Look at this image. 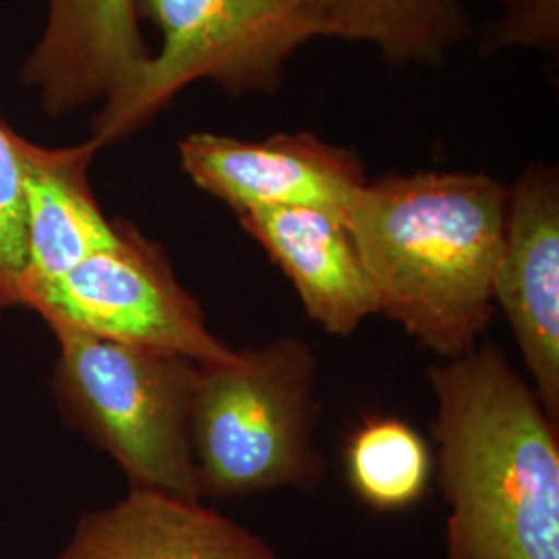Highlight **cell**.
<instances>
[{"mask_svg": "<svg viewBox=\"0 0 559 559\" xmlns=\"http://www.w3.org/2000/svg\"><path fill=\"white\" fill-rule=\"evenodd\" d=\"M27 265L25 207L13 129L0 119V323L21 307V284Z\"/></svg>", "mask_w": 559, "mask_h": 559, "instance_id": "15", "label": "cell"}, {"mask_svg": "<svg viewBox=\"0 0 559 559\" xmlns=\"http://www.w3.org/2000/svg\"><path fill=\"white\" fill-rule=\"evenodd\" d=\"M318 378V357L299 336L201 367L191 419L201 501L320 487L328 466L313 440Z\"/></svg>", "mask_w": 559, "mask_h": 559, "instance_id": "3", "label": "cell"}, {"mask_svg": "<svg viewBox=\"0 0 559 559\" xmlns=\"http://www.w3.org/2000/svg\"><path fill=\"white\" fill-rule=\"evenodd\" d=\"M353 491L378 512H400L423 500L433 459L419 431L394 417L367 419L346 448Z\"/></svg>", "mask_w": 559, "mask_h": 559, "instance_id": "14", "label": "cell"}, {"mask_svg": "<svg viewBox=\"0 0 559 559\" xmlns=\"http://www.w3.org/2000/svg\"><path fill=\"white\" fill-rule=\"evenodd\" d=\"M380 316L443 360L475 350L496 316L506 185L485 173L383 175L346 212Z\"/></svg>", "mask_w": 559, "mask_h": 559, "instance_id": "2", "label": "cell"}, {"mask_svg": "<svg viewBox=\"0 0 559 559\" xmlns=\"http://www.w3.org/2000/svg\"><path fill=\"white\" fill-rule=\"evenodd\" d=\"M52 559H280L274 547L237 520L147 489L81 516Z\"/></svg>", "mask_w": 559, "mask_h": 559, "instance_id": "12", "label": "cell"}, {"mask_svg": "<svg viewBox=\"0 0 559 559\" xmlns=\"http://www.w3.org/2000/svg\"><path fill=\"white\" fill-rule=\"evenodd\" d=\"M290 280L307 318L330 336H353L380 316L371 276L346 221L309 207L253 210L237 216Z\"/></svg>", "mask_w": 559, "mask_h": 559, "instance_id": "11", "label": "cell"}, {"mask_svg": "<svg viewBox=\"0 0 559 559\" xmlns=\"http://www.w3.org/2000/svg\"><path fill=\"white\" fill-rule=\"evenodd\" d=\"M443 559H559L558 420L496 344L429 369Z\"/></svg>", "mask_w": 559, "mask_h": 559, "instance_id": "1", "label": "cell"}, {"mask_svg": "<svg viewBox=\"0 0 559 559\" xmlns=\"http://www.w3.org/2000/svg\"><path fill=\"white\" fill-rule=\"evenodd\" d=\"M180 168L201 191L237 216L253 210L309 207L346 216L367 185L355 150L313 133H276L245 141L191 133L179 143Z\"/></svg>", "mask_w": 559, "mask_h": 559, "instance_id": "7", "label": "cell"}, {"mask_svg": "<svg viewBox=\"0 0 559 559\" xmlns=\"http://www.w3.org/2000/svg\"><path fill=\"white\" fill-rule=\"evenodd\" d=\"M135 11L160 48L102 102L92 120L100 147L141 131L195 81L230 98L274 94L293 55L328 38L323 0H135Z\"/></svg>", "mask_w": 559, "mask_h": 559, "instance_id": "4", "label": "cell"}, {"mask_svg": "<svg viewBox=\"0 0 559 559\" xmlns=\"http://www.w3.org/2000/svg\"><path fill=\"white\" fill-rule=\"evenodd\" d=\"M493 305L512 328L533 390L559 420V170L535 160L506 185Z\"/></svg>", "mask_w": 559, "mask_h": 559, "instance_id": "8", "label": "cell"}, {"mask_svg": "<svg viewBox=\"0 0 559 559\" xmlns=\"http://www.w3.org/2000/svg\"><path fill=\"white\" fill-rule=\"evenodd\" d=\"M150 57L135 0H48L46 25L21 80L57 119L106 100Z\"/></svg>", "mask_w": 559, "mask_h": 559, "instance_id": "9", "label": "cell"}, {"mask_svg": "<svg viewBox=\"0 0 559 559\" xmlns=\"http://www.w3.org/2000/svg\"><path fill=\"white\" fill-rule=\"evenodd\" d=\"M25 207L27 265L21 307L81 261L112 247L117 221H108L90 185V166L102 147L90 140L46 147L13 131Z\"/></svg>", "mask_w": 559, "mask_h": 559, "instance_id": "10", "label": "cell"}, {"mask_svg": "<svg viewBox=\"0 0 559 559\" xmlns=\"http://www.w3.org/2000/svg\"><path fill=\"white\" fill-rule=\"evenodd\" d=\"M328 38L371 44L394 67H441L473 34L466 0H323Z\"/></svg>", "mask_w": 559, "mask_h": 559, "instance_id": "13", "label": "cell"}, {"mask_svg": "<svg viewBox=\"0 0 559 559\" xmlns=\"http://www.w3.org/2000/svg\"><path fill=\"white\" fill-rule=\"evenodd\" d=\"M119 239L32 295L25 309L55 330H78L201 367L235 359L198 299L180 284L166 251L131 222L117 218Z\"/></svg>", "mask_w": 559, "mask_h": 559, "instance_id": "6", "label": "cell"}, {"mask_svg": "<svg viewBox=\"0 0 559 559\" xmlns=\"http://www.w3.org/2000/svg\"><path fill=\"white\" fill-rule=\"evenodd\" d=\"M52 334L64 420L119 464L131 489L201 501L191 443L201 365L78 330Z\"/></svg>", "mask_w": 559, "mask_h": 559, "instance_id": "5", "label": "cell"}, {"mask_svg": "<svg viewBox=\"0 0 559 559\" xmlns=\"http://www.w3.org/2000/svg\"><path fill=\"white\" fill-rule=\"evenodd\" d=\"M500 17L491 21L483 52L520 48L558 57L559 0H496Z\"/></svg>", "mask_w": 559, "mask_h": 559, "instance_id": "16", "label": "cell"}]
</instances>
